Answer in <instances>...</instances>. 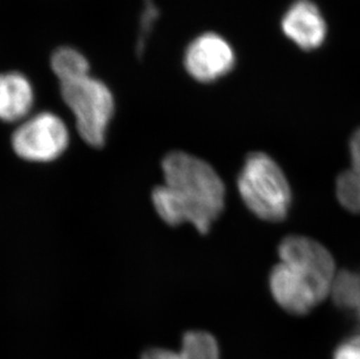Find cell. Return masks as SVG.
<instances>
[{
    "label": "cell",
    "instance_id": "obj_1",
    "mask_svg": "<svg viewBox=\"0 0 360 359\" xmlns=\"http://www.w3.org/2000/svg\"><path fill=\"white\" fill-rule=\"evenodd\" d=\"M161 167L165 182L152 191L158 215L172 227L191 223L207 234L224 209L223 180L207 161L189 153H169Z\"/></svg>",
    "mask_w": 360,
    "mask_h": 359
},
{
    "label": "cell",
    "instance_id": "obj_2",
    "mask_svg": "<svg viewBox=\"0 0 360 359\" xmlns=\"http://www.w3.org/2000/svg\"><path fill=\"white\" fill-rule=\"evenodd\" d=\"M239 195L252 214L278 223L292 206V189L283 170L269 154H248L237 180Z\"/></svg>",
    "mask_w": 360,
    "mask_h": 359
},
{
    "label": "cell",
    "instance_id": "obj_3",
    "mask_svg": "<svg viewBox=\"0 0 360 359\" xmlns=\"http://www.w3.org/2000/svg\"><path fill=\"white\" fill-rule=\"evenodd\" d=\"M60 90L63 102L75 115L82 139L92 147H102L116 106L109 87L89 75L60 83Z\"/></svg>",
    "mask_w": 360,
    "mask_h": 359
},
{
    "label": "cell",
    "instance_id": "obj_4",
    "mask_svg": "<svg viewBox=\"0 0 360 359\" xmlns=\"http://www.w3.org/2000/svg\"><path fill=\"white\" fill-rule=\"evenodd\" d=\"M69 141L65 122L51 112H40L25 119L12 136L15 154L31 163L54 161L65 153Z\"/></svg>",
    "mask_w": 360,
    "mask_h": 359
},
{
    "label": "cell",
    "instance_id": "obj_5",
    "mask_svg": "<svg viewBox=\"0 0 360 359\" xmlns=\"http://www.w3.org/2000/svg\"><path fill=\"white\" fill-rule=\"evenodd\" d=\"M280 261L306 275L323 298L331 291L336 278V264L333 256L319 241L303 236H287L279 248Z\"/></svg>",
    "mask_w": 360,
    "mask_h": 359
},
{
    "label": "cell",
    "instance_id": "obj_6",
    "mask_svg": "<svg viewBox=\"0 0 360 359\" xmlns=\"http://www.w3.org/2000/svg\"><path fill=\"white\" fill-rule=\"evenodd\" d=\"M233 48L216 33H204L191 41L184 54V67L200 83L217 81L235 65Z\"/></svg>",
    "mask_w": 360,
    "mask_h": 359
},
{
    "label": "cell",
    "instance_id": "obj_7",
    "mask_svg": "<svg viewBox=\"0 0 360 359\" xmlns=\"http://www.w3.org/2000/svg\"><path fill=\"white\" fill-rule=\"evenodd\" d=\"M269 289L276 303L294 315H306L324 300L306 275L281 261L271 271Z\"/></svg>",
    "mask_w": 360,
    "mask_h": 359
},
{
    "label": "cell",
    "instance_id": "obj_8",
    "mask_svg": "<svg viewBox=\"0 0 360 359\" xmlns=\"http://www.w3.org/2000/svg\"><path fill=\"white\" fill-rule=\"evenodd\" d=\"M282 30L303 51L316 49L326 40V20L310 0H297L289 7L282 19Z\"/></svg>",
    "mask_w": 360,
    "mask_h": 359
},
{
    "label": "cell",
    "instance_id": "obj_9",
    "mask_svg": "<svg viewBox=\"0 0 360 359\" xmlns=\"http://www.w3.org/2000/svg\"><path fill=\"white\" fill-rule=\"evenodd\" d=\"M34 89L25 75L18 72L0 74V120L22 122L34 106Z\"/></svg>",
    "mask_w": 360,
    "mask_h": 359
},
{
    "label": "cell",
    "instance_id": "obj_10",
    "mask_svg": "<svg viewBox=\"0 0 360 359\" xmlns=\"http://www.w3.org/2000/svg\"><path fill=\"white\" fill-rule=\"evenodd\" d=\"M141 359H221V356L214 336L196 330L184 336L180 351L150 349L143 353Z\"/></svg>",
    "mask_w": 360,
    "mask_h": 359
},
{
    "label": "cell",
    "instance_id": "obj_11",
    "mask_svg": "<svg viewBox=\"0 0 360 359\" xmlns=\"http://www.w3.org/2000/svg\"><path fill=\"white\" fill-rule=\"evenodd\" d=\"M51 68L60 83L74 81L90 75V63L81 51L72 47H60L51 54Z\"/></svg>",
    "mask_w": 360,
    "mask_h": 359
},
{
    "label": "cell",
    "instance_id": "obj_12",
    "mask_svg": "<svg viewBox=\"0 0 360 359\" xmlns=\"http://www.w3.org/2000/svg\"><path fill=\"white\" fill-rule=\"evenodd\" d=\"M330 294L340 308L357 312L360 308V272L345 270L337 273Z\"/></svg>",
    "mask_w": 360,
    "mask_h": 359
},
{
    "label": "cell",
    "instance_id": "obj_13",
    "mask_svg": "<svg viewBox=\"0 0 360 359\" xmlns=\"http://www.w3.org/2000/svg\"><path fill=\"white\" fill-rule=\"evenodd\" d=\"M336 196L342 207L354 214H360V173L344 170L336 180Z\"/></svg>",
    "mask_w": 360,
    "mask_h": 359
},
{
    "label": "cell",
    "instance_id": "obj_14",
    "mask_svg": "<svg viewBox=\"0 0 360 359\" xmlns=\"http://www.w3.org/2000/svg\"><path fill=\"white\" fill-rule=\"evenodd\" d=\"M159 18V8L154 4L153 0H145L143 14L140 20V33L136 41V53L141 55L145 49V42L153 28L155 20Z\"/></svg>",
    "mask_w": 360,
    "mask_h": 359
},
{
    "label": "cell",
    "instance_id": "obj_15",
    "mask_svg": "<svg viewBox=\"0 0 360 359\" xmlns=\"http://www.w3.org/2000/svg\"><path fill=\"white\" fill-rule=\"evenodd\" d=\"M333 359H360V334L337 346Z\"/></svg>",
    "mask_w": 360,
    "mask_h": 359
},
{
    "label": "cell",
    "instance_id": "obj_16",
    "mask_svg": "<svg viewBox=\"0 0 360 359\" xmlns=\"http://www.w3.org/2000/svg\"><path fill=\"white\" fill-rule=\"evenodd\" d=\"M350 156L352 163L351 168L360 173V127L351 137Z\"/></svg>",
    "mask_w": 360,
    "mask_h": 359
},
{
    "label": "cell",
    "instance_id": "obj_17",
    "mask_svg": "<svg viewBox=\"0 0 360 359\" xmlns=\"http://www.w3.org/2000/svg\"><path fill=\"white\" fill-rule=\"evenodd\" d=\"M354 316H356V320H357L358 325L360 327V308L358 309L357 312L354 313Z\"/></svg>",
    "mask_w": 360,
    "mask_h": 359
}]
</instances>
